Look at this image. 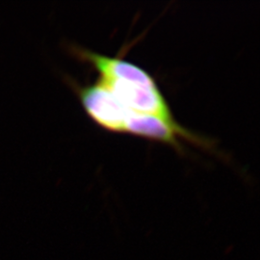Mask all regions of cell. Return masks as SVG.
Segmentation results:
<instances>
[{
  "instance_id": "3",
  "label": "cell",
  "mask_w": 260,
  "mask_h": 260,
  "mask_svg": "<svg viewBox=\"0 0 260 260\" xmlns=\"http://www.w3.org/2000/svg\"><path fill=\"white\" fill-rule=\"evenodd\" d=\"M98 80L104 84L127 110L153 115L167 121H176L167 100L158 86L148 87L115 79L99 78Z\"/></svg>"
},
{
  "instance_id": "1",
  "label": "cell",
  "mask_w": 260,
  "mask_h": 260,
  "mask_svg": "<svg viewBox=\"0 0 260 260\" xmlns=\"http://www.w3.org/2000/svg\"><path fill=\"white\" fill-rule=\"evenodd\" d=\"M70 85L93 122L107 131L123 133L124 122L130 111L104 84L96 80L95 83L87 86H80L75 81H71Z\"/></svg>"
},
{
  "instance_id": "2",
  "label": "cell",
  "mask_w": 260,
  "mask_h": 260,
  "mask_svg": "<svg viewBox=\"0 0 260 260\" xmlns=\"http://www.w3.org/2000/svg\"><path fill=\"white\" fill-rule=\"evenodd\" d=\"M123 133L166 144L179 152H183V147L179 138H183L206 149L212 148L207 140L185 129L177 121H167L153 115L130 111L124 122Z\"/></svg>"
},
{
  "instance_id": "4",
  "label": "cell",
  "mask_w": 260,
  "mask_h": 260,
  "mask_svg": "<svg viewBox=\"0 0 260 260\" xmlns=\"http://www.w3.org/2000/svg\"><path fill=\"white\" fill-rule=\"evenodd\" d=\"M71 51L80 61L92 66L99 73L100 78L121 80L148 87L158 86L152 75L146 70L120 57L103 55L79 47H72Z\"/></svg>"
}]
</instances>
